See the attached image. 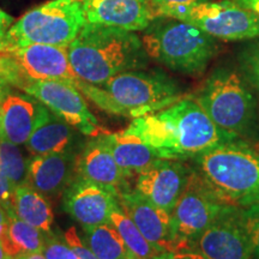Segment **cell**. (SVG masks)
Returning a JSON list of instances; mask_svg holds the SVG:
<instances>
[{
    "instance_id": "33",
    "label": "cell",
    "mask_w": 259,
    "mask_h": 259,
    "mask_svg": "<svg viewBox=\"0 0 259 259\" xmlns=\"http://www.w3.org/2000/svg\"><path fill=\"white\" fill-rule=\"evenodd\" d=\"M153 259H206L199 251L189 248V250H179L171 252H162L155 255Z\"/></svg>"
},
{
    "instance_id": "14",
    "label": "cell",
    "mask_w": 259,
    "mask_h": 259,
    "mask_svg": "<svg viewBox=\"0 0 259 259\" xmlns=\"http://www.w3.org/2000/svg\"><path fill=\"white\" fill-rule=\"evenodd\" d=\"M118 202L144 238L161 252L176 251L170 229V213L158 208L137 191H125Z\"/></svg>"
},
{
    "instance_id": "10",
    "label": "cell",
    "mask_w": 259,
    "mask_h": 259,
    "mask_svg": "<svg viewBox=\"0 0 259 259\" xmlns=\"http://www.w3.org/2000/svg\"><path fill=\"white\" fill-rule=\"evenodd\" d=\"M222 205L198 174L191 173L183 193L170 212V229L176 251L193 248L196 240L218 218Z\"/></svg>"
},
{
    "instance_id": "6",
    "label": "cell",
    "mask_w": 259,
    "mask_h": 259,
    "mask_svg": "<svg viewBox=\"0 0 259 259\" xmlns=\"http://www.w3.org/2000/svg\"><path fill=\"white\" fill-rule=\"evenodd\" d=\"M193 100L209 118L229 134L251 136L257 124V102L238 71L219 67L204 80Z\"/></svg>"
},
{
    "instance_id": "8",
    "label": "cell",
    "mask_w": 259,
    "mask_h": 259,
    "mask_svg": "<svg viewBox=\"0 0 259 259\" xmlns=\"http://www.w3.org/2000/svg\"><path fill=\"white\" fill-rule=\"evenodd\" d=\"M156 17L187 22L221 41H244L259 37L258 16L233 0L171 6L158 11Z\"/></svg>"
},
{
    "instance_id": "12",
    "label": "cell",
    "mask_w": 259,
    "mask_h": 259,
    "mask_svg": "<svg viewBox=\"0 0 259 259\" xmlns=\"http://www.w3.org/2000/svg\"><path fill=\"white\" fill-rule=\"evenodd\" d=\"M22 90L84 135L97 137L107 132L99 125L84 101L82 93L73 84L63 80H35L25 84Z\"/></svg>"
},
{
    "instance_id": "4",
    "label": "cell",
    "mask_w": 259,
    "mask_h": 259,
    "mask_svg": "<svg viewBox=\"0 0 259 259\" xmlns=\"http://www.w3.org/2000/svg\"><path fill=\"white\" fill-rule=\"evenodd\" d=\"M194 171L225 206L259 203V150L239 138L193 157Z\"/></svg>"
},
{
    "instance_id": "26",
    "label": "cell",
    "mask_w": 259,
    "mask_h": 259,
    "mask_svg": "<svg viewBox=\"0 0 259 259\" xmlns=\"http://www.w3.org/2000/svg\"><path fill=\"white\" fill-rule=\"evenodd\" d=\"M28 164L17 144L0 134V171L15 186L27 185Z\"/></svg>"
},
{
    "instance_id": "24",
    "label": "cell",
    "mask_w": 259,
    "mask_h": 259,
    "mask_svg": "<svg viewBox=\"0 0 259 259\" xmlns=\"http://www.w3.org/2000/svg\"><path fill=\"white\" fill-rule=\"evenodd\" d=\"M82 241L99 259H135L111 222L83 228Z\"/></svg>"
},
{
    "instance_id": "38",
    "label": "cell",
    "mask_w": 259,
    "mask_h": 259,
    "mask_svg": "<svg viewBox=\"0 0 259 259\" xmlns=\"http://www.w3.org/2000/svg\"><path fill=\"white\" fill-rule=\"evenodd\" d=\"M17 259H46V258H45V255L42 254V252H38V253H30V254L22 255V257H19Z\"/></svg>"
},
{
    "instance_id": "30",
    "label": "cell",
    "mask_w": 259,
    "mask_h": 259,
    "mask_svg": "<svg viewBox=\"0 0 259 259\" xmlns=\"http://www.w3.org/2000/svg\"><path fill=\"white\" fill-rule=\"evenodd\" d=\"M65 241L76 252V254L78 255L79 259H99L93 253L88 246L82 241V239L77 234V231L74 227H71V228L65 232Z\"/></svg>"
},
{
    "instance_id": "29",
    "label": "cell",
    "mask_w": 259,
    "mask_h": 259,
    "mask_svg": "<svg viewBox=\"0 0 259 259\" xmlns=\"http://www.w3.org/2000/svg\"><path fill=\"white\" fill-rule=\"evenodd\" d=\"M242 218L253 246L252 259H259V203L242 208Z\"/></svg>"
},
{
    "instance_id": "15",
    "label": "cell",
    "mask_w": 259,
    "mask_h": 259,
    "mask_svg": "<svg viewBox=\"0 0 259 259\" xmlns=\"http://www.w3.org/2000/svg\"><path fill=\"white\" fill-rule=\"evenodd\" d=\"M118 198L102 187L74 179L66 189L64 208L83 228L109 222L113 210L119 208Z\"/></svg>"
},
{
    "instance_id": "2",
    "label": "cell",
    "mask_w": 259,
    "mask_h": 259,
    "mask_svg": "<svg viewBox=\"0 0 259 259\" xmlns=\"http://www.w3.org/2000/svg\"><path fill=\"white\" fill-rule=\"evenodd\" d=\"M67 53L78 78L95 85L126 71L143 70L149 61L135 31L100 24L85 23L67 46Z\"/></svg>"
},
{
    "instance_id": "25",
    "label": "cell",
    "mask_w": 259,
    "mask_h": 259,
    "mask_svg": "<svg viewBox=\"0 0 259 259\" xmlns=\"http://www.w3.org/2000/svg\"><path fill=\"white\" fill-rule=\"evenodd\" d=\"M109 222L120 234L121 239L135 259H153L155 255L161 253L144 238L135 222L128 218L127 213L122 211L120 206L113 210Z\"/></svg>"
},
{
    "instance_id": "13",
    "label": "cell",
    "mask_w": 259,
    "mask_h": 259,
    "mask_svg": "<svg viewBox=\"0 0 259 259\" xmlns=\"http://www.w3.org/2000/svg\"><path fill=\"white\" fill-rule=\"evenodd\" d=\"M191 173L180 160H156L138 174L136 191L158 208L171 212Z\"/></svg>"
},
{
    "instance_id": "32",
    "label": "cell",
    "mask_w": 259,
    "mask_h": 259,
    "mask_svg": "<svg viewBox=\"0 0 259 259\" xmlns=\"http://www.w3.org/2000/svg\"><path fill=\"white\" fill-rule=\"evenodd\" d=\"M204 2H211V0H149L151 10H153L154 19L156 17L157 12L163 9L171 8V6L189 5V4H196V3H204Z\"/></svg>"
},
{
    "instance_id": "37",
    "label": "cell",
    "mask_w": 259,
    "mask_h": 259,
    "mask_svg": "<svg viewBox=\"0 0 259 259\" xmlns=\"http://www.w3.org/2000/svg\"><path fill=\"white\" fill-rule=\"evenodd\" d=\"M10 93H11L10 92V84L6 82L4 78L0 77V103L3 102V100H4Z\"/></svg>"
},
{
    "instance_id": "23",
    "label": "cell",
    "mask_w": 259,
    "mask_h": 259,
    "mask_svg": "<svg viewBox=\"0 0 259 259\" xmlns=\"http://www.w3.org/2000/svg\"><path fill=\"white\" fill-rule=\"evenodd\" d=\"M6 212L8 227L6 231L0 235V242L8 254L17 259L22 255L42 252L45 245L42 231L18 219L12 209H8Z\"/></svg>"
},
{
    "instance_id": "9",
    "label": "cell",
    "mask_w": 259,
    "mask_h": 259,
    "mask_svg": "<svg viewBox=\"0 0 259 259\" xmlns=\"http://www.w3.org/2000/svg\"><path fill=\"white\" fill-rule=\"evenodd\" d=\"M0 77L22 89L35 80H78L69 60L67 46L32 44L0 51Z\"/></svg>"
},
{
    "instance_id": "21",
    "label": "cell",
    "mask_w": 259,
    "mask_h": 259,
    "mask_svg": "<svg viewBox=\"0 0 259 259\" xmlns=\"http://www.w3.org/2000/svg\"><path fill=\"white\" fill-rule=\"evenodd\" d=\"M73 138L71 125L48 109L25 143L28 151L34 156L59 153L70 147Z\"/></svg>"
},
{
    "instance_id": "36",
    "label": "cell",
    "mask_w": 259,
    "mask_h": 259,
    "mask_svg": "<svg viewBox=\"0 0 259 259\" xmlns=\"http://www.w3.org/2000/svg\"><path fill=\"white\" fill-rule=\"evenodd\" d=\"M6 227H8V212L4 206L0 205V235L6 231Z\"/></svg>"
},
{
    "instance_id": "35",
    "label": "cell",
    "mask_w": 259,
    "mask_h": 259,
    "mask_svg": "<svg viewBox=\"0 0 259 259\" xmlns=\"http://www.w3.org/2000/svg\"><path fill=\"white\" fill-rule=\"evenodd\" d=\"M236 4L244 6V8L253 11L259 17V0H233Z\"/></svg>"
},
{
    "instance_id": "22",
    "label": "cell",
    "mask_w": 259,
    "mask_h": 259,
    "mask_svg": "<svg viewBox=\"0 0 259 259\" xmlns=\"http://www.w3.org/2000/svg\"><path fill=\"white\" fill-rule=\"evenodd\" d=\"M11 209L22 221L34 226L44 233H50L53 225V210L42 196L28 185L16 186Z\"/></svg>"
},
{
    "instance_id": "17",
    "label": "cell",
    "mask_w": 259,
    "mask_h": 259,
    "mask_svg": "<svg viewBox=\"0 0 259 259\" xmlns=\"http://www.w3.org/2000/svg\"><path fill=\"white\" fill-rule=\"evenodd\" d=\"M76 176L78 179L88 181L114 194L128 191L126 177L108 148L102 142L101 136L89 142L77 156Z\"/></svg>"
},
{
    "instance_id": "16",
    "label": "cell",
    "mask_w": 259,
    "mask_h": 259,
    "mask_svg": "<svg viewBox=\"0 0 259 259\" xmlns=\"http://www.w3.org/2000/svg\"><path fill=\"white\" fill-rule=\"evenodd\" d=\"M89 24L143 31L154 21L149 0H82Z\"/></svg>"
},
{
    "instance_id": "31",
    "label": "cell",
    "mask_w": 259,
    "mask_h": 259,
    "mask_svg": "<svg viewBox=\"0 0 259 259\" xmlns=\"http://www.w3.org/2000/svg\"><path fill=\"white\" fill-rule=\"evenodd\" d=\"M15 185L0 171V205L5 210L11 209V200L14 196Z\"/></svg>"
},
{
    "instance_id": "18",
    "label": "cell",
    "mask_w": 259,
    "mask_h": 259,
    "mask_svg": "<svg viewBox=\"0 0 259 259\" xmlns=\"http://www.w3.org/2000/svg\"><path fill=\"white\" fill-rule=\"evenodd\" d=\"M77 156L69 148L35 158L28 164L27 185L44 197H57L76 179Z\"/></svg>"
},
{
    "instance_id": "11",
    "label": "cell",
    "mask_w": 259,
    "mask_h": 259,
    "mask_svg": "<svg viewBox=\"0 0 259 259\" xmlns=\"http://www.w3.org/2000/svg\"><path fill=\"white\" fill-rule=\"evenodd\" d=\"M206 259H252L253 246L242 218V208L225 206L196 240Z\"/></svg>"
},
{
    "instance_id": "5",
    "label": "cell",
    "mask_w": 259,
    "mask_h": 259,
    "mask_svg": "<svg viewBox=\"0 0 259 259\" xmlns=\"http://www.w3.org/2000/svg\"><path fill=\"white\" fill-rule=\"evenodd\" d=\"M142 44L148 57L176 72L202 73L219 52V42L196 25L157 17L145 29Z\"/></svg>"
},
{
    "instance_id": "1",
    "label": "cell",
    "mask_w": 259,
    "mask_h": 259,
    "mask_svg": "<svg viewBox=\"0 0 259 259\" xmlns=\"http://www.w3.org/2000/svg\"><path fill=\"white\" fill-rule=\"evenodd\" d=\"M156 151L162 160H186L239 137L220 128L193 97L139 118L125 130Z\"/></svg>"
},
{
    "instance_id": "34",
    "label": "cell",
    "mask_w": 259,
    "mask_h": 259,
    "mask_svg": "<svg viewBox=\"0 0 259 259\" xmlns=\"http://www.w3.org/2000/svg\"><path fill=\"white\" fill-rule=\"evenodd\" d=\"M12 24H14V17H11L0 9V50L4 46L6 34H8L9 29L12 27Z\"/></svg>"
},
{
    "instance_id": "3",
    "label": "cell",
    "mask_w": 259,
    "mask_h": 259,
    "mask_svg": "<svg viewBox=\"0 0 259 259\" xmlns=\"http://www.w3.org/2000/svg\"><path fill=\"white\" fill-rule=\"evenodd\" d=\"M74 87L103 111L134 119L160 112L184 97L179 84L160 70L126 71L101 85L78 79Z\"/></svg>"
},
{
    "instance_id": "39",
    "label": "cell",
    "mask_w": 259,
    "mask_h": 259,
    "mask_svg": "<svg viewBox=\"0 0 259 259\" xmlns=\"http://www.w3.org/2000/svg\"><path fill=\"white\" fill-rule=\"evenodd\" d=\"M0 259H14L11 255L8 254V252H6L5 248L3 247L2 242H0Z\"/></svg>"
},
{
    "instance_id": "20",
    "label": "cell",
    "mask_w": 259,
    "mask_h": 259,
    "mask_svg": "<svg viewBox=\"0 0 259 259\" xmlns=\"http://www.w3.org/2000/svg\"><path fill=\"white\" fill-rule=\"evenodd\" d=\"M100 136L127 178L135 174L138 176L155 161L160 160V156L153 148L137 136L127 134L126 131L115 134L106 132Z\"/></svg>"
},
{
    "instance_id": "27",
    "label": "cell",
    "mask_w": 259,
    "mask_h": 259,
    "mask_svg": "<svg viewBox=\"0 0 259 259\" xmlns=\"http://www.w3.org/2000/svg\"><path fill=\"white\" fill-rule=\"evenodd\" d=\"M253 40L239 53V72L248 85L259 92V37Z\"/></svg>"
},
{
    "instance_id": "28",
    "label": "cell",
    "mask_w": 259,
    "mask_h": 259,
    "mask_svg": "<svg viewBox=\"0 0 259 259\" xmlns=\"http://www.w3.org/2000/svg\"><path fill=\"white\" fill-rule=\"evenodd\" d=\"M48 236H45V245L42 254L46 259H79L72 248L66 244V241L63 242L59 239L56 238L52 233H47Z\"/></svg>"
},
{
    "instance_id": "19",
    "label": "cell",
    "mask_w": 259,
    "mask_h": 259,
    "mask_svg": "<svg viewBox=\"0 0 259 259\" xmlns=\"http://www.w3.org/2000/svg\"><path fill=\"white\" fill-rule=\"evenodd\" d=\"M48 108L30 95L10 93L0 103V134L15 144H25Z\"/></svg>"
},
{
    "instance_id": "7",
    "label": "cell",
    "mask_w": 259,
    "mask_h": 259,
    "mask_svg": "<svg viewBox=\"0 0 259 259\" xmlns=\"http://www.w3.org/2000/svg\"><path fill=\"white\" fill-rule=\"evenodd\" d=\"M85 23L82 0H50L12 24L2 50L32 44L69 46Z\"/></svg>"
}]
</instances>
